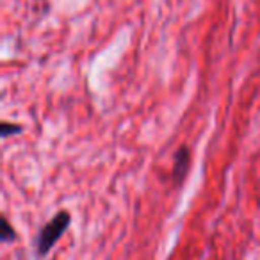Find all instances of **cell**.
Masks as SVG:
<instances>
[{
    "mask_svg": "<svg viewBox=\"0 0 260 260\" xmlns=\"http://www.w3.org/2000/svg\"><path fill=\"white\" fill-rule=\"evenodd\" d=\"M0 239H2V242H13L16 239V230L15 226H13L11 223H9L8 217H2V228H0Z\"/></svg>",
    "mask_w": 260,
    "mask_h": 260,
    "instance_id": "3957f363",
    "label": "cell"
},
{
    "mask_svg": "<svg viewBox=\"0 0 260 260\" xmlns=\"http://www.w3.org/2000/svg\"><path fill=\"white\" fill-rule=\"evenodd\" d=\"M22 132V125L18 123H9V121H4L2 123V128H0V134L2 138H11V136H16Z\"/></svg>",
    "mask_w": 260,
    "mask_h": 260,
    "instance_id": "277c9868",
    "label": "cell"
},
{
    "mask_svg": "<svg viewBox=\"0 0 260 260\" xmlns=\"http://www.w3.org/2000/svg\"><path fill=\"white\" fill-rule=\"evenodd\" d=\"M72 223V216H70L66 210H61L57 212L43 228L40 230L38 234V239H36V251L40 256H45L52 248L54 244L62 237V234L66 232V228L70 226Z\"/></svg>",
    "mask_w": 260,
    "mask_h": 260,
    "instance_id": "6da1fadb",
    "label": "cell"
},
{
    "mask_svg": "<svg viewBox=\"0 0 260 260\" xmlns=\"http://www.w3.org/2000/svg\"><path fill=\"white\" fill-rule=\"evenodd\" d=\"M189 168H191V150L187 146L178 148V152L173 157V171H171V178H173L175 185H182L187 178Z\"/></svg>",
    "mask_w": 260,
    "mask_h": 260,
    "instance_id": "7a4b0ae2",
    "label": "cell"
}]
</instances>
